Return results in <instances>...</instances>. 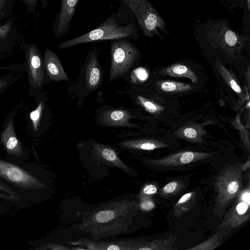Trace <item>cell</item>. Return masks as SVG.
<instances>
[{"label":"cell","instance_id":"31","mask_svg":"<svg viewBox=\"0 0 250 250\" xmlns=\"http://www.w3.org/2000/svg\"><path fill=\"white\" fill-rule=\"evenodd\" d=\"M11 207V206L8 203L0 200V215L9 211Z\"/></svg>","mask_w":250,"mask_h":250},{"label":"cell","instance_id":"14","mask_svg":"<svg viewBox=\"0 0 250 250\" xmlns=\"http://www.w3.org/2000/svg\"><path fill=\"white\" fill-rule=\"evenodd\" d=\"M71 244L74 245H84L87 249L93 250H137L136 241L132 239L114 242H93L84 239L72 242Z\"/></svg>","mask_w":250,"mask_h":250},{"label":"cell","instance_id":"25","mask_svg":"<svg viewBox=\"0 0 250 250\" xmlns=\"http://www.w3.org/2000/svg\"><path fill=\"white\" fill-rule=\"evenodd\" d=\"M14 0H0V25L12 16Z\"/></svg>","mask_w":250,"mask_h":250},{"label":"cell","instance_id":"19","mask_svg":"<svg viewBox=\"0 0 250 250\" xmlns=\"http://www.w3.org/2000/svg\"><path fill=\"white\" fill-rule=\"evenodd\" d=\"M120 145L127 149L152 150L164 146L165 144L155 140L141 139L122 142L120 143Z\"/></svg>","mask_w":250,"mask_h":250},{"label":"cell","instance_id":"33","mask_svg":"<svg viewBox=\"0 0 250 250\" xmlns=\"http://www.w3.org/2000/svg\"><path fill=\"white\" fill-rule=\"evenodd\" d=\"M157 191V188L152 184L147 185L143 188L144 193L147 195L154 194L156 193Z\"/></svg>","mask_w":250,"mask_h":250},{"label":"cell","instance_id":"22","mask_svg":"<svg viewBox=\"0 0 250 250\" xmlns=\"http://www.w3.org/2000/svg\"><path fill=\"white\" fill-rule=\"evenodd\" d=\"M204 130L199 125L189 124L181 127L176 131V134L185 138L193 140L200 138Z\"/></svg>","mask_w":250,"mask_h":250},{"label":"cell","instance_id":"18","mask_svg":"<svg viewBox=\"0 0 250 250\" xmlns=\"http://www.w3.org/2000/svg\"><path fill=\"white\" fill-rule=\"evenodd\" d=\"M160 74L163 76L188 78L194 83L198 81L194 72L188 66L182 63L173 64L161 70Z\"/></svg>","mask_w":250,"mask_h":250},{"label":"cell","instance_id":"20","mask_svg":"<svg viewBox=\"0 0 250 250\" xmlns=\"http://www.w3.org/2000/svg\"><path fill=\"white\" fill-rule=\"evenodd\" d=\"M157 88L166 93H176L191 90L193 86L188 84L171 80L159 81L156 82Z\"/></svg>","mask_w":250,"mask_h":250},{"label":"cell","instance_id":"23","mask_svg":"<svg viewBox=\"0 0 250 250\" xmlns=\"http://www.w3.org/2000/svg\"><path fill=\"white\" fill-rule=\"evenodd\" d=\"M25 72L11 71L0 77V95L24 75Z\"/></svg>","mask_w":250,"mask_h":250},{"label":"cell","instance_id":"38","mask_svg":"<svg viewBox=\"0 0 250 250\" xmlns=\"http://www.w3.org/2000/svg\"><path fill=\"white\" fill-rule=\"evenodd\" d=\"M243 198L245 201H250V194L249 193H246L243 195Z\"/></svg>","mask_w":250,"mask_h":250},{"label":"cell","instance_id":"34","mask_svg":"<svg viewBox=\"0 0 250 250\" xmlns=\"http://www.w3.org/2000/svg\"><path fill=\"white\" fill-rule=\"evenodd\" d=\"M238 187V183L236 181H232L229 184L227 190L229 193L233 194L237 191Z\"/></svg>","mask_w":250,"mask_h":250},{"label":"cell","instance_id":"8","mask_svg":"<svg viewBox=\"0 0 250 250\" xmlns=\"http://www.w3.org/2000/svg\"><path fill=\"white\" fill-rule=\"evenodd\" d=\"M209 42L228 53L238 52L245 45L247 38L229 28L224 22L213 24L207 32Z\"/></svg>","mask_w":250,"mask_h":250},{"label":"cell","instance_id":"11","mask_svg":"<svg viewBox=\"0 0 250 250\" xmlns=\"http://www.w3.org/2000/svg\"><path fill=\"white\" fill-rule=\"evenodd\" d=\"M92 154L97 161L108 166L120 168L128 174H132L131 169L120 159L116 151L112 147L93 141Z\"/></svg>","mask_w":250,"mask_h":250},{"label":"cell","instance_id":"15","mask_svg":"<svg viewBox=\"0 0 250 250\" xmlns=\"http://www.w3.org/2000/svg\"><path fill=\"white\" fill-rule=\"evenodd\" d=\"M37 99L38 102L35 108L27 115L26 131L29 137L33 140L40 134L45 106L43 99Z\"/></svg>","mask_w":250,"mask_h":250},{"label":"cell","instance_id":"17","mask_svg":"<svg viewBox=\"0 0 250 250\" xmlns=\"http://www.w3.org/2000/svg\"><path fill=\"white\" fill-rule=\"evenodd\" d=\"M0 200L5 201L12 207L19 209H23L33 206V204L23 198L0 180Z\"/></svg>","mask_w":250,"mask_h":250},{"label":"cell","instance_id":"39","mask_svg":"<svg viewBox=\"0 0 250 250\" xmlns=\"http://www.w3.org/2000/svg\"><path fill=\"white\" fill-rule=\"evenodd\" d=\"M247 2H248V9L250 10V0H247Z\"/></svg>","mask_w":250,"mask_h":250},{"label":"cell","instance_id":"4","mask_svg":"<svg viewBox=\"0 0 250 250\" xmlns=\"http://www.w3.org/2000/svg\"><path fill=\"white\" fill-rule=\"evenodd\" d=\"M118 0L133 15L143 36L151 38L166 31L165 21L148 0Z\"/></svg>","mask_w":250,"mask_h":250},{"label":"cell","instance_id":"10","mask_svg":"<svg viewBox=\"0 0 250 250\" xmlns=\"http://www.w3.org/2000/svg\"><path fill=\"white\" fill-rule=\"evenodd\" d=\"M80 0H61L59 9L53 22L52 32L54 36L60 38L68 33Z\"/></svg>","mask_w":250,"mask_h":250},{"label":"cell","instance_id":"29","mask_svg":"<svg viewBox=\"0 0 250 250\" xmlns=\"http://www.w3.org/2000/svg\"><path fill=\"white\" fill-rule=\"evenodd\" d=\"M194 158V154L192 152L187 151L181 155L180 162L182 164H186L191 162Z\"/></svg>","mask_w":250,"mask_h":250},{"label":"cell","instance_id":"32","mask_svg":"<svg viewBox=\"0 0 250 250\" xmlns=\"http://www.w3.org/2000/svg\"><path fill=\"white\" fill-rule=\"evenodd\" d=\"M177 183L176 182H172L166 185L164 188V191L167 193L173 192L177 187Z\"/></svg>","mask_w":250,"mask_h":250},{"label":"cell","instance_id":"6","mask_svg":"<svg viewBox=\"0 0 250 250\" xmlns=\"http://www.w3.org/2000/svg\"><path fill=\"white\" fill-rule=\"evenodd\" d=\"M111 66L110 81L125 74L138 58L140 52L129 40H111L110 46Z\"/></svg>","mask_w":250,"mask_h":250},{"label":"cell","instance_id":"30","mask_svg":"<svg viewBox=\"0 0 250 250\" xmlns=\"http://www.w3.org/2000/svg\"><path fill=\"white\" fill-rule=\"evenodd\" d=\"M155 207L153 202L150 199H144L140 204L141 208L145 211H149Z\"/></svg>","mask_w":250,"mask_h":250},{"label":"cell","instance_id":"2","mask_svg":"<svg viewBox=\"0 0 250 250\" xmlns=\"http://www.w3.org/2000/svg\"><path fill=\"white\" fill-rule=\"evenodd\" d=\"M140 37L139 29L132 13L120 5L94 29L80 36L61 42L59 49L99 41L119 39L137 40Z\"/></svg>","mask_w":250,"mask_h":250},{"label":"cell","instance_id":"27","mask_svg":"<svg viewBox=\"0 0 250 250\" xmlns=\"http://www.w3.org/2000/svg\"><path fill=\"white\" fill-rule=\"evenodd\" d=\"M11 71H20L26 72V66L25 61L21 64H11L9 65L1 66L0 65V70Z\"/></svg>","mask_w":250,"mask_h":250},{"label":"cell","instance_id":"36","mask_svg":"<svg viewBox=\"0 0 250 250\" xmlns=\"http://www.w3.org/2000/svg\"><path fill=\"white\" fill-rule=\"evenodd\" d=\"M192 194V193L191 192H189L184 194L178 201L176 205L185 203L188 201L191 198Z\"/></svg>","mask_w":250,"mask_h":250},{"label":"cell","instance_id":"5","mask_svg":"<svg viewBox=\"0 0 250 250\" xmlns=\"http://www.w3.org/2000/svg\"><path fill=\"white\" fill-rule=\"evenodd\" d=\"M22 104L14 107L7 114L0 132V146L5 153V158L15 161H27L30 156L28 148L18 137L14 122Z\"/></svg>","mask_w":250,"mask_h":250},{"label":"cell","instance_id":"13","mask_svg":"<svg viewBox=\"0 0 250 250\" xmlns=\"http://www.w3.org/2000/svg\"><path fill=\"white\" fill-rule=\"evenodd\" d=\"M133 118V115L127 110L110 109L102 112L99 120L105 126L135 128V125L130 122Z\"/></svg>","mask_w":250,"mask_h":250},{"label":"cell","instance_id":"21","mask_svg":"<svg viewBox=\"0 0 250 250\" xmlns=\"http://www.w3.org/2000/svg\"><path fill=\"white\" fill-rule=\"evenodd\" d=\"M216 66L218 72L228 85L237 93L240 98H243L244 96L242 89L233 74L225 67L219 60L216 61Z\"/></svg>","mask_w":250,"mask_h":250},{"label":"cell","instance_id":"12","mask_svg":"<svg viewBox=\"0 0 250 250\" xmlns=\"http://www.w3.org/2000/svg\"><path fill=\"white\" fill-rule=\"evenodd\" d=\"M43 62L45 73L50 80L55 82L69 81L58 56L47 47L45 48L43 53Z\"/></svg>","mask_w":250,"mask_h":250},{"label":"cell","instance_id":"24","mask_svg":"<svg viewBox=\"0 0 250 250\" xmlns=\"http://www.w3.org/2000/svg\"><path fill=\"white\" fill-rule=\"evenodd\" d=\"M137 101L146 111L154 115L161 114L164 110L163 106L140 95L137 96Z\"/></svg>","mask_w":250,"mask_h":250},{"label":"cell","instance_id":"16","mask_svg":"<svg viewBox=\"0 0 250 250\" xmlns=\"http://www.w3.org/2000/svg\"><path fill=\"white\" fill-rule=\"evenodd\" d=\"M102 72L97 58V52L93 50L90 53L85 69V83L90 90L97 88L100 84Z\"/></svg>","mask_w":250,"mask_h":250},{"label":"cell","instance_id":"26","mask_svg":"<svg viewBox=\"0 0 250 250\" xmlns=\"http://www.w3.org/2000/svg\"><path fill=\"white\" fill-rule=\"evenodd\" d=\"M148 77L147 70L142 67L133 70L130 74L131 80L135 83H142L147 80Z\"/></svg>","mask_w":250,"mask_h":250},{"label":"cell","instance_id":"3","mask_svg":"<svg viewBox=\"0 0 250 250\" xmlns=\"http://www.w3.org/2000/svg\"><path fill=\"white\" fill-rule=\"evenodd\" d=\"M131 203L122 200L94 208L84 215L78 228L95 236L103 237L120 233V230L124 229L129 223Z\"/></svg>","mask_w":250,"mask_h":250},{"label":"cell","instance_id":"9","mask_svg":"<svg viewBox=\"0 0 250 250\" xmlns=\"http://www.w3.org/2000/svg\"><path fill=\"white\" fill-rule=\"evenodd\" d=\"M24 41L15 18L11 17L0 25V59L8 57Z\"/></svg>","mask_w":250,"mask_h":250},{"label":"cell","instance_id":"7","mask_svg":"<svg viewBox=\"0 0 250 250\" xmlns=\"http://www.w3.org/2000/svg\"><path fill=\"white\" fill-rule=\"evenodd\" d=\"M20 47L25 57L29 94L36 96L44 85L45 72L43 57L39 48L34 43H26L23 41Z\"/></svg>","mask_w":250,"mask_h":250},{"label":"cell","instance_id":"35","mask_svg":"<svg viewBox=\"0 0 250 250\" xmlns=\"http://www.w3.org/2000/svg\"><path fill=\"white\" fill-rule=\"evenodd\" d=\"M247 208L248 206L245 203H241L239 204L236 208L237 212L240 214L244 213L247 210Z\"/></svg>","mask_w":250,"mask_h":250},{"label":"cell","instance_id":"1","mask_svg":"<svg viewBox=\"0 0 250 250\" xmlns=\"http://www.w3.org/2000/svg\"><path fill=\"white\" fill-rule=\"evenodd\" d=\"M51 180L49 173L38 163L15 161L0 156V180L32 204L47 198Z\"/></svg>","mask_w":250,"mask_h":250},{"label":"cell","instance_id":"37","mask_svg":"<svg viewBox=\"0 0 250 250\" xmlns=\"http://www.w3.org/2000/svg\"><path fill=\"white\" fill-rule=\"evenodd\" d=\"M49 1V0H42L41 2L42 7L45 8L48 3Z\"/></svg>","mask_w":250,"mask_h":250},{"label":"cell","instance_id":"28","mask_svg":"<svg viewBox=\"0 0 250 250\" xmlns=\"http://www.w3.org/2000/svg\"><path fill=\"white\" fill-rule=\"evenodd\" d=\"M42 0H21V2L25 6L28 13L35 14L36 11L37 4Z\"/></svg>","mask_w":250,"mask_h":250}]
</instances>
